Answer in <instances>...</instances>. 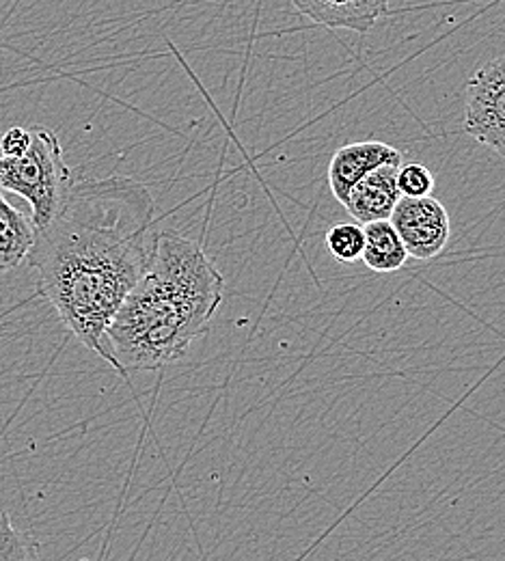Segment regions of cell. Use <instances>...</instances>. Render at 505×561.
Returning a JSON list of instances; mask_svg holds the SVG:
<instances>
[{
  "label": "cell",
  "instance_id": "4",
  "mask_svg": "<svg viewBox=\"0 0 505 561\" xmlns=\"http://www.w3.org/2000/svg\"><path fill=\"white\" fill-rule=\"evenodd\" d=\"M464 130L505 158V55L484 64L467 82Z\"/></svg>",
  "mask_w": 505,
  "mask_h": 561
},
{
  "label": "cell",
  "instance_id": "2",
  "mask_svg": "<svg viewBox=\"0 0 505 561\" xmlns=\"http://www.w3.org/2000/svg\"><path fill=\"white\" fill-rule=\"evenodd\" d=\"M222 296L225 279L202 244L158 231L149 268L106 329L111 367L128 378L182 360L208 333Z\"/></svg>",
  "mask_w": 505,
  "mask_h": 561
},
{
  "label": "cell",
  "instance_id": "13",
  "mask_svg": "<svg viewBox=\"0 0 505 561\" xmlns=\"http://www.w3.org/2000/svg\"><path fill=\"white\" fill-rule=\"evenodd\" d=\"M398 191L402 197H431L434 191L433 171L420 162L400 164Z\"/></svg>",
  "mask_w": 505,
  "mask_h": 561
},
{
  "label": "cell",
  "instance_id": "10",
  "mask_svg": "<svg viewBox=\"0 0 505 561\" xmlns=\"http://www.w3.org/2000/svg\"><path fill=\"white\" fill-rule=\"evenodd\" d=\"M363 231H365V247H363L361 262L369 271L380 275L395 273L411 260L391 220L367 222L363 225Z\"/></svg>",
  "mask_w": 505,
  "mask_h": 561
},
{
  "label": "cell",
  "instance_id": "11",
  "mask_svg": "<svg viewBox=\"0 0 505 561\" xmlns=\"http://www.w3.org/2000/svg\"><path fill=\"white\" fill-rule=\"evenodd\" d=\"M0 561H42L35 538L18 527L9 512H0Z\"/></svg>",
  "mask_w": 505,
  "mask_h": 561
},
{
  "label": "cell",
  "instance_id": "5",
  "mask_svg": "<svg viewBox=\"0 0 505 561\" xmlns=\"http://www.w3.org/2000/svg\"><path fill=\"white\" fill-rule=\"evenodd\" d=\"M411 260L431 262L438 257L451 236L445 206L436 197H400L389 216Z\"/></svg>",
  "mask_w": 505,
  "mask_h": 561
},
{
  "label": "cell",
  "instance_id": "1",
  "mask_svg": "<svg viewBox=\"0 0 505 561\" xmlns=\"http://www.w3.org/2000/svg\"><path fill=\"white\" fill-rule=\"evenodd\" d=\"M156 204L130 178L80 180L59 214L35 233L28 266L66 329L111 365L104 337L149 268Z\"/></svg>",
  "mask_w": 505,
  "mask_h": 561
},
{
  "label": "cell",
  "instance_id": "14",
  "mask_svg": "<svg viewBox=\"0 0 505 561\" xmlns=\"http://www.w3.org/2000/svg\"><path fill=\"white\" fill-rule=\"evenodd\" d=\"M31 140H33L31 128L13 126V128H9L4 135H0V151H2L4 158L24 156L26 149L31 147Z\"/></svg>",
  "mask_w": 505,
  "mask_h": 561
},
{
  "label": "cell",
  "instance_id": "8",
  "mask_svg": "<svg viewBox=\"0 0 505 561\" xmlns=\"http://www.w3.org/2000/svg\"><path fill=\"white\" fill-rule=\"evenodd\" d=\"M400 164L402 162L382 164L371 173H367L353 186L344 208L357 222L367 225L374 220H389L391 211L402 197L398 191Z\"/></svg>",
  "mask_w": 505,
  "mask_h": 561
},
{
  "label": "cell",
  "instance_id": "6",
  "mask_svg": "<svg viewBox=\"0 0 505 561\" xmlns=\"http://www.w3.org/2000/svg\"><path fill=\"white\" fill-rule=\"evenodd\" d=\"M402 162V151L382 140H359L340 147L329 164V186L344 206L353 186L382 164Z\"/></svg>",
  "mask_w": 505,
  "mask_h": 561
},
{
  "label": "cell",
  "instance_id": "15",
  "mask_svg": "<svg viewBox=\"0 0 505 561\" xmlns=\"http://www.w3.org/2000/svg\"><path fill=\"white\" fill-rule=\"evenodd\" d=\"M0 162H2V151H0Z\"/></svg>",
  "mask_w": 505,
  "mask_h": 561
},
{
  "label": "cell",
  "instance_id": "3",
  "mask_svg": "<svg viewBox=\"0 0 505 561\" xmlns=\"http://www.w3.org/2000/svg\"><path fill=\"white\" fill-rule=\"evenodd\" d=\"M24 156L0 162V191L24 197L33 208L35 229H44L64 208L73 186L72 169L66 162L57 133L35 126Z\"/></svg>",
  "mask_w": 505,
  "mask_h": 561
},
{
  "label": "cell",
  "instance_id": "12",
  "mask_svg": "<svg viewBox=\"0 0 505 561\" xmlns=\"http://www.w3.org/2000/svg\"><path fill=\"white\" fill-rule=\"evenodd\" d=\"M363 247H365V231L361 222L346 220L335 222L326 231V249L340 264H355L361 262Z\"/></svg>",
  "mask_w": 505,
  "mask_h": 561
},
{
  "label": "cell",
  "instance_id": "9",
  "mask_svg": "<svg viewBox=\"0 0 505 561\" xmlns=\"http://www.w3.org/2000/svg\"><path fill=\"white\" fill-rule=\"evenodd\" d=\"M35 225L0 195V275L28 262L35 244Z\"/></svg>",
  "mask_w": 505,
  "mask_h": 561
},
{
  "label": "cell",
  "instance_id": "7",
  "mask_svg": "<svg viewBox=\"0 0 505 561\" xmlns=\"http://www.w3.org/2000/svg\"><path fill=\"white\" fill-rule=\"evenodd\" d=\"M291 4L315 24L365 35L389 13L391 0H291Z\"/></svg>",
  "mask_w": 505,
  "mask_h": 561
}]
</instances>
